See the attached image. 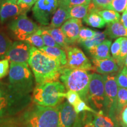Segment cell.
Returning <instances> with one entry per match:
<instances>
[{"mask_svg":"<svg viewBox=\"0 0 127 127\" xmlns=\"http://www.w3.org/2000/svg\"><path fill=\"white\" fill-rule=\"evenodd\" d=\"M28 63L34 73L36 84L58 81L64 67L58 60L48 57L34 47L30 51Z\"/></svg>","mask_w":127,"mask_h":127,"instance_id":"6da1fadb","label":"cell"},{"mask_svg":"<svg viewBox=\"0 0 127 127\" xmlns=\"http://www.w3.org/2000/svg\"><path fill=\"white\" fill-rule=\"evenodd\" d=\"M65 87L58 81L36 84L33 90V101L43 107H57L66 96Z\"/></svg>","mask_w":127,"mask_h":127,"instance_id":"7a4b0ae2","label":"cell"},{"mask_svg":"<svg viewBox=\"0 0 127 127\" xmlns=\"http://www.w3.org/2000/svg\"><path fill=\"white\" fill-rule=\"evenodd\" d=\"M26 127H58V107H49L35 105L24 116Z\"/></svg>","mask_w":127,"mask_h":127,"instance_id":"3957f363","label":"cell"},{"mask_svg":"<svg viewBox=\"0 0 127 127\" xmlns=\"http://www.w3.org/2000/svg\"><path fill=\"white\" fill-rule=\"evenodd\" d=\"M60 79L65 88L78 94L83 101H88L90 74L88 71L64 67Z\"/></svg>","mask_w":127,"mask_h":127,"instance_id":"277c9868","label":"cell"},{"mask_svg":"<svg viewBox=\"0 0 127 127\" xmlns=\"http://www.w3.org/2000/svg\"><path fill=\"white\" fill-rule=\"evenodd\" d=\"M9 86L16 93L29 95L32 91V74L27 63H11L9 69Z\"/></svg>","mask_w":127,"mask_h":127,"instance_id":"5b68a950","label":"cell"},{"mask_svg":"<svg viewBox=\"0 0 127 127\" xmlns=\"http://www.w3.org/2000/svg\"><path fill=\"white\" fill-rule=\"evenodd\" d=\"M8 28L17 41H25L39 29L37 24L28 18L26 14H21L11 21L8 25Z\"/></svg>","mask_w":127,"mask_h":127,"instance_id":"8992f818","label":"cell"},{"mask_svg":"<svg viewBox=\"0 0 127 127\" xmlns=\"http://www.w3.org/2000/svg\"><path fill=\"white\" fill-rule=\"evenodd\" d=\"M62 0H37L32 8V13L35 20L40 24L50 25L54 14L61 4Z\"/></svg>","mask_w":127,"mask_h":127,"instance_id":"52a82bcc","label":"cell"},{"mask_svg":"<svg viewBox=\"0 0 127 127\" xmlns=\"http://www.w3.org/2000/svg\"><path fill=\"white\" fill-rule=\"evenodd\" d=\"M115 77V76L109 74L102 76L105 88V107L108 109L109 116L112 119L117 115L118 91Z\"/></svg>","mask_w":127,"mask_h":127,"instance_id":"ba28073f","label":"cell"},{"mask_svg":"<svg viewBox=\"0 0 127 127\" xmlns=\"http://www.w3.org/2000/svg\"><path fill=\"white\" fill-rule=\"evenodd\" d=\"M88 99L97 109L105 107V88L102 76L99 74H90Z\"/></svg>","mask_w":127,"mask_h":127,"instance_id":"9c48e42d","label":"cell"},{"mask_svg":"<svg viewBox=\"0 0 127 127\" xmlns=\"http://www.w3.org/2000/svg\"><path fill=\"white\" fill-rule=\"evenodd\" d=\"M65 50L66 51L67 59L65 68L86 71L94 70L91 63L79 48L69 46Z\"/></svg>","mask_w":127,"mask_h":127,"instance_id":"30bf717a","label":"cell"},{"mask_svg":"<svg viewBox=\"0 0 127 127\" xmlns=\"http://www.w3.org/2000/svg\"><path fill=\"white\" fill-rule=\"evenodd\" d=\"M31 48L32 46L26 41H16L12 42L5 59L10 63L28 64Z\"/></svg>","mask_w":127,"mask_h":127,"instance_id":"8fae6325","label":"cell"},{"mask_svg":"<svg viewBox=\"0 0 127 127\" xmlns=\"http://www.w3.org/2000/svg\"><path fill=\"white\" fill-rule=\"evenodd\" d=\"M59 121L58 127H81V120L74 107L68 101L58 106Z\"/></svg>","mask_w":127,"mask_h":127,"instance_id":"7c38bea8","label":"cell"},{"mask_svg":"<svg viewBox=\"0 0 127 127\" xmlns=\"http://www.w3.org/2000/svg\"><path fill=\"white\" fill-rule=\"evenodd\" d=\"M82 27L81 20L69 18L62 25L61 29L69 44L72 45L77 42L79 31Z\"/></svg>","mask_w":127,"mask_h":127,"instance_id":"4fadbf2b","label":"cell"},{"mask_svg":"<svg viewBox=\"0 0 127 127\" xmlns=\"http://www.w3.org/2000/svg\"><path fill=\"white\" fill-rule=\"evenodd\" d=\"M24 14L21 9L16 2L9 0H2L0 6V21L4 23L12 17Z\"/></svg>","mask_w":127,"mask_h":127,"instance_id":"5bb4252c","label":"cell"},{"mask_svg":"<svg viewBox=\"0 0 127 127\" xmlns=\"http://www.w3.org/2000/svg\"><path fill=\"white\" fill-rule=\"evenodd\" d=\"M93 63L94 71L103 75L110 74L117 72L119 66L116 63L115 60L112 57L104 60H92Z\"/></svg>","mask_w":127,"mask_h":127,"instance_id":"9a60e30c","label":"cell"},{"mask_svg":"<svg viewBox=\"0 0 127 127\" xmlns=\"http://www.w3.org/2000/svg\"><path fill=\"white\" fill-rule=\"evenodd\" d=\"M111 46V40L105 39L102 43L88 50L94 59L104 60L110 58L109 50Z\"/></svg>","mask_w":127,"mask_h":127,"instance_id":"2e32d148","label":"cell"},{"mask_svg":"<svg viewBox=\"0 0 127 127\" xmlns=\"http://www.w3.org/2000/svg\"><path fill=\"white\" fill-rule=\"evenodd\" d=\"M68 8L63 4H60V6L54 14L50 25L48 27L49 28H59L62 26L66 20L69 18L68 17Z\"/></svg>","mask_w":127,"mask_h":127,"instance_id":"e0dca14e","label":"cell"},{"mask_svg":"<svg viewBox=\"0 0 127 127\" xmlns=\"http://www.w3.org/2000/svg\"><path fill=\"white\" fill-rule=\"evenodd\" d=\"M104 32L111 39L118 38V37L127 38V28L124 26L120 21L107 24V28Z\"/></svg>","mask_w":127,"mask_h":127,"instance_id":"ac0fdd59","label":"cell"},{"mask_svg":"<svg viewBox=\"0 0 127 127\" xmlns=\"http://www.w3.org/2000/svg\"><path fill=\"white\" fill-rule=\"evenodd\" d=\"M38 50L52 59L58 60L63 66H64L66 64L67 59L66 52L61 48L45 46L41 48H39Z\"/></svg>","mask_w":127,"mask_h":127,"instance_id":"d6986e66","label":"cell"},{"mask_svg":"<svg viewBox=\"0 0 127 127\" xmlns=\"http://www.w3.org/2000/svg\"><path fill=\"white\" fill-rule=\"evenodd\" d=\"M93 123L95 127H118L113 119L109 116L105 115L102 111L95 114Z\"/></svg>","mask_w":127,"mask_h":127,"instance_id":"ffe728a7","label":"cell"},{"mask_svg":"<svg viewBox=\"0 0 127 127\" xmlns=\"http://www.w3.org/2000/svg\"><path fill=\"white\" fill-rule=\"evenodd\" d=\"M47 31L50 33L54 39L55 41L58 45H60L61 48H63L64 50L71 45L69 44L67 39L63 34L61 28H49L45 27Z\"/></svg>","mask_w":127,"mask_h":127,"instance_id":"44dd1931","label":"cell"},{"mask_svg":"<svg viewBox=\"0 0 127 127\" xmlns=\"http://www.w3.org/2000/svg\"><path fill=\"white\" fill-rule=\"evenodd\" d=\"M83 21L87 25L92 27L98 28H102L107 24L97 12L94 11L88 12L86 17L83 19Z\"/></svg>","mask_w":127,"mask_h":127,"instance_id":"7402d4cb","label":"cell"},{"mask_svg":"<svg viewBox=\"0 0 127 127\" xmlns=\"http://www.w3.org/2000/svg\"><path fill=\"white\" fill-rule=\"evenodd\" d=\"M106 36H107V35L105 32L96 31L94 36L92 38L83 41V42H81L80 44L86 50H89L102 43L103 41L105 40Z\"/></svg>","mask_w":127,"mask_h":127,"instance_id":"603a6c76","label":"cell"},{"mask_svg":"<svg viewBox=\"0 0 127 127\" xmlns=\"http://www.w3.org/2000/svg\"><path fill=\"white\" fill-rule=\"evenodd\" d=\"M12 44V41L7 33L0 28V60L5 59V57Z\"/></svg>","mask_w":127,"mask_h":127,"instance_id":"cb8c5ba5","label":"cell"},{"mask_svg":"<svg viewBox=\"0 0 127 127\" xmlns=\"http://www.w3.org/2000/svg\"><path fill=\"white\" fill-rule=\"evenodd\" d=\"M88 5H77L68 8L69 18L84 19L88 13Z\"/></svg>","mask_w":127,"mask_h":127,"instance_id":"d4e9b609","label":"cell"},{"mask_svg":"<svg viewBox=\"0 0 127 127\" xmlns=\"http://www.w3.org/2000/svg\"><path fill=\"white\" fill-rule=\"evenodd\" d=\"M32 47H34L36 48H41L45 47L44 42L42 37V29L39 28L35 32L32 34L25 39Z\"/></svg>","mask_w":127,"mask_h":127,"instance_id":"484cf974","label":"cell"},{"mask_svg":"<svg viewBox=\"0 0 127 127\" xmlns=\"http://www.w3.org/2000/svg\"><path fill=\"white\" fill-rule=\"evenodd\" d=\"M103 18L107 24L114 23L120 21V14L114 10L111 9H103L96 12Z\"/></svg>","mask_w":127,"mask_h":127,"instance_id":"4316f807","label":"cell"},{"mask_svg":"<svg viewBox=\"0 0 127 127\" xmlns=\"http://www.w3.org/2000/svg\"><path fill=\"white\" fill-rule=\"evenodd\" d=\"M127 106V88L118 87L117 95V115H119L120 112Z\"/></svg>","mask_w":127,"mask_h":127,"instance_id":"83f0119b","label":"cell"},{"mask_svg":"<svg viewBox=\"0 0 127 127\" xmlns=\"http://www.w3.org/2000/svg\"><path fill=\"white\" fill-rule=\"evenodd\" d=\"M127 56V38L121 37V50L120 54L118 60H117L116 63L118 66L121 68H123V66L124 65L125 58Z\"/></svg>","mask_w":127,"mask_h":127,"instance_id":"f1b7e54d","label":"cell"},{"mask_svg":"<svg viewBox=\"0 0 127 127\" xmlns=\"http://www.w3.org/2000/svg\"><path fill=\"white\" fill-rule=\"evenodd\" d=\"M95 32H96V31H94L90 28L82 27L79 31L77 42L80 44L83 41L92 38L94 36Z\"/></svg>","mask_w":127,"mask_h":127,"instance_id":"f546056e","label":"cell"},{"mask_svg":"<svg viewBox=\"0 0 127 127\" xmlns=\"http://www.w3.org/2000/svg\"><path fill=\"white\" fill-rule=\"evenodd\" d=\"M42 29V37L43 39L44 45L46 47H58L61 48L60 45L55 42L52 36L50 34V33L47 31L45 27L41 28Z\"/></svg>","mask_w":127,"mask_h":127,"instance_id":"4dcf8cb0","label":"cell"},{"mask_svg":"<svg viewBox=\"0 0 127 127\" xmlns=\"http://www.w3.org/2000/svg\"><path fill=\"white\" fill-rule=\"evenodd\" d=\"M72 107H74V110L75 111V112H77V114H78L81 113V112H85V111L91 112L92 113H94V114L97 112L95 110H94L93 108H91L89 107L87 103L84 101H83L81 98H80V99L77 101V103H76L74 106H72Z\"/></svg>","mask_w":127,"mask_h":127,"instance_id":"1f68e13d","label":"cell"},{"mask_svg":"<svg viewBox=\"0 0 127 127\" xmlns=\"http://www.w3.org/2000/svg\"><path fill=\"white\" fill-rule=\"evenodd\" d=\"M127 0H112L109 9L116 12H123L126 9Z\"/></svg>","mask_w":127,"mask_h":127,"instance_id":"d6a6232c","label":"cell"},{"mask_svg":"<svg viewBox=\"0 0 127 127\" xmlns=\"http://www.w3.org/2000/svg\"><path fill=\"white\" fill-rule=\"evenodd\" d=\"M115 78L118 87L127 88V68L124 66Z\"/></svg>","mask_w":127,"mask_h":127,"instance_id":"836d02e7","label":"cell"},{"mask_svg":"<svg viewBox=\"0 0 127 127\" xmlns=\"http://www.w3.org/2000/svg\"><path fill=\"white\" fill-rule=\"evenodd\" d=\"M121 37L118 38L113 42L111 46V52L112 55V58H114L115 61L118 60L119 56L120 54L121 50Z\"/></svg>","mask_w":127,"mask_h":127,"instance_id":"e575fe53","label":"cell"},{"mask_svg":"<svg viewBox=\"0 0 127 127\" xmlns=\"http://www.w3.org/2000/svg\"><path fill=\"white\" fill-rule=\"evenodd\" d=\"M92 0H62L61 4L66 7L69 8L82 5H88L91 2Z\"/></svg>","mask_w":127,"mask_h":127,"instance_id":"d590c367","label":"cell"},{"mask_svg":"<svg viewBox=\"0 0 127 127\" xmlns=\"http://www.w3.org/2000/svg\"><path fill=\"white\" fill-rule=\"evenodd\" d=\"M112 0H92L91 2L95 5L99 11L108 9Z\"/></svg>","mask_w":127,"mask_h":127,"instance_id":"8d00e7d4","label":"cell"},{"mask_svg":"<svg viewBox=\"0 0 127 127\" xmlns=\"http://www.w3.org/2000/svg\"><path fill=\"white\" fill-rule=\"evenodd\" d=\"M17 4L21 9L23 14H25L27 11H28L34 4V0H18Z\"/></svg>","mask_w":127,"mask_h":127,"instance_id":"74e56055","label":"cell"},{"mask_svg":"<svg viewBox=\"0 0 127 127\" xmlns=\"http://www.w3.org/2000/svg\"><path fill=\"white\" fill-rule=\"evenodd\" d=\"M9 62L6 59L0 60V79L5 77L9 72Z\"/></svg>","mask_w":127,"mask_h":127,"instance_id":"f35d334b","label":"cell"},{"mask_svg":"<svg viewBox=\"0 0 127 127\" xmlns=\"http://www.w3.org/2000/svg\"><path fill=\"white\" fill-rule=\"evenodd\" d=\"M65 98L67 99L68 102L72 106H74L81 98L78 94L76 93V92L70 91V90H69L66 93Z\"/></svg>","mask_w":127,"mask_h":127,"instance_id":"ab89813d","label":"cell"},{"mask_svg":"<svg viewBox=\"0 0 127 127\" xmlns=\"http://www.w3.org/2000/svg\"><path fill=\"white\" fill-rule=\"evenodd\" d=\"M119 116H120L119 118L121 125H127V106L121 111Z\"/></svg>","mask_w":127,"mask_h":127,"instance_id":"60d3db41","label":"cell"},{"mask_svg":"<svg viewBox=\"0 0 127 127\" xmlns=\"http://www.w3.org/2000/svg\"><path fill=\"white\" fill-rule=\"evenodd\" d=\"M121 23L125 28H127V11H124L120 19Z\"/></svg>","mask_w":127,"mask_h":127,"instance_id":"b9f144b4","label":"cell"},{"mask_svg":"<svg viewBox=\"0 0 127 127\" xmlns=\"http://www.w3.org/2000/svg\"><path fill=\"white\" fill-rule=\"evenodd\" d=\"M6 112H7V111H6L5 109L1 105H0V116L2 117L3 115H4V114H5Z\"/></svg>","mask_w":127,"mask_h":127,"instance_id":"7bdbcfd3","label":"cell"},{"mask_svg":"<svg viewBox=\"0 0 127 127\" xmlns=\"http://www.w3.org/2000/svg\"><path fill=\"white\" fill-rule=\"evenodd\" d=\"M84 127H95L92 122H89V123H87L86 124L84 125Z\"/></svg>","mask_w":127,"mask_h":127,"instance_id":"ee69618b","label":"cell"},{"mask_svg":"<svg viewBox=\"0 0 127 127\" xmlns=\"http://www.w3.org/2000/svg\"><path fill=\"white\" fill-rule=\"evenodd\" d=\"M124 65H125V67L127 68V56L126 57V58H125V63H124Z\"/></svg>","mask_w":127,"mask_h":127,"instance_id":"f6af8a7d","label":"cell"},{"mask_svg":"<svg viewBox=\"0 0 127 127\" xmlns=\"http://www.w3.org/2000/svg\"><path fill=\"white\" fill-rule=\"evenodd\" d=\"M3 121H4V119H3V117H1V116H0V124H1V123H2Z\"/></svg>","mask_w":127,"mask_h":127,"instance_id":"bcb514c9","label":"cell"},{"mask_svg":"<svg viewBox=\"0 0 127 127\" xmlns=\"http://www.w3.org/2000/svg\"><path fill=\"white\" fill-rule=\"evenodd\" d=\"M9 1H12V2H16V3H17V1H18V0H9Z\"/></svg>","mask_w":127,"mask_h":127,"instance_id":"7dc6e473","label":"cell"},{"mask_svg":"<svg viewBox=\"0 0 127 127\" xmlns=\"http://www.w3.org/2000/svg\"><path fill=\"white\" fill-rule=\"evenodd\" d=\"M123 127H127V125H121Z\"/></svg>","mask_w":127,"mask_h":127,"instance_id":"c3c4849f","label":"cell"},{"mask_svg":"<svg viewBox=\"0 0 127 127\" xmlns=\"http://www.w3.org/2000/svg\"><path fill=\"white\" fill-rule=\"evenodd\" d=\"M1 2H2V0H0V6H1Z\"/></svg>","mask_w":127,"mask_h":127,"instance_id":"681fc988","label":"cell"},{"mask_svg":"<svg viewBox=\"0 0 127 127\" xmlns=\"http://www.w3.org/2000/svg\"><path fill=\"white\" fill-rule=\"evenodd\" d=\"M34 3H35V2H36V1H37V0H34Z\"/></svg>","mask_w":127,"mask_h":127,"instance_id":"f907efd6","label":"cell"},{"mask_svg":"<svg viewBox=\"0 0 127 127\" xmlns=\"http://www.w3.org/2000/svg\"><path fill=\"white\" fill-rule=\"evenodd\" d=\"M126 11H127V7H126Z\"/></svg>","mask_w":127,"mask_h":127,"instance_id":"816d5d0a","label":"cell"},{"mask_svg":"<svg viewBox=\"0 0 127 127\" xmlns=\"http://www.w3.org/2000/svg\"></svg>","mask_w":127,"mask_h":127,"instance_id":"f5cc1de1","label":"cell"}]
</instances>
